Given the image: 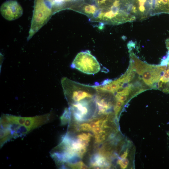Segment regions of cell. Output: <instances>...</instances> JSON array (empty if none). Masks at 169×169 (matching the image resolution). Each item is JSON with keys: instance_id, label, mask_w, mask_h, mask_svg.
<instances>
[{"instance_id": "obj_1", "label": "cell", "mask_w": 169, "mask_h": 169, "mask_svg": "<svg viewBox=\"0 0 169 169\" xmlns=\"http://www.w3.org/2000/svg\"><path fill=\"white\" fill-rule=\"evenodd\" d=\"M51 115L48 113L32 117H23L12 115L11 124L14 131L13 137L25 136L32 130L48 123Z\"/></svg>"}, {"instance_id": "obj_2", "label": "cell", "mask_w": 169, "mask_h": 169, "mask_svg": "<svg viewBox=\"0 0 169 169\" xmlns=\"http://www.w3.org/2000/svg\"><path fill=\"white\" fill-rule=\"evenodd\" d=\"M71 66L88 74H95L100 69L99 62L88 50L78 53L73 60Z\"/></svg>"}, {"instance_id": "obj_3", "label": "cell", "mask_w": 169, "mask_h": 169, "mask_svg": "<svg viewBox=\"0 0 169 169\" xmlns=\"http://www.w3.org/2000/svg\"><path fill=\"white\" fill-rule=\"evenodd\" d=\"M51 4L47 0H35L33 18L34 26L39 28L48 19L51 12Z\"/></svg>"}, {"instance_id": "obj_4", "label": "cell", "mask_w": 169, "mask_h": 169, "mask_svg": "<svg viewBox=\"0 0 169 169\" xmlns=\"http://www.w3.org/2000/svg\"><path fill=\"white\" fill-rule=\"evenodd\" d=\"M2 16L6 19L12 21L20 17L23 13L22 7L15 0H7L4 2L0 8Z\"/></svg>"}, {"instance_id": "obj_5", "label": "cell", "mask_w": 169, "mask_h": 169, "mask_svg": "<svg viewBox=\"0 0 169 169\" xmlns=\"http://www.w3.org/2000/svg\"><path fill=\"white\" fill-rule=\"evenodd\" d=\"M62 125H65L70 120L71 115L68 108H66L60 117Z\"/></svg>"}, {"instance_id": "obj_6", "label": "cell", "mask_w": 169, "mask_h": 169, "mask_svg": "<svg viewBox=\"0 0 169 169\" xmlns=\"http://www.w3.org/2000/svg\"><path fill=\"white\" fill-rule=\"evenodd\" d=\"M109 134L106 132H102L99 134L95 135V142L97 143H100L104 141L106 139L107 135Z\"/></svg>"}, {"instance_id": "obj_7", "label": "cell", "mask_w": 169, "mask_h": 169, "mask_svg": "<svg viewBox=\"0 0 169 169\" xmlns=\"http://www.w3.org/2000/svg\"><path fill=\"white\" fill-rule=\"evenodd\" d=\"M160 80L163 83L169 82V69L165 70L160 78Z\"/></svg>"}, {"instance_id": "obj_8", "label": "cell", "mask_w": 169, "mask_h": 169, "mask_svg": "<svg viewBox=\"0 0 169 169\" xmlns=\"http://www.w3.org/2000/svg\"><path fill=\"white\" fill-rule=\"evenodd\" d=\"M92 136L90 133L87 134L83 133L77 136V137L78 138H80L83 140H86L90 141Z\"/></svg>"}, {"instance_id": "obj_9", "label": "cell", "mask_w": 169, "mask_h": 169, "mask_svg": "<svg viewBox=\"0 0 169 169\" xmlns=\"http://www.w3.org/2000/svg\"><path fill=\"white\" fill-rule=\"evenodd\" d=\"M87 151V147L82 146L78 150L76 151L77 155L80 158H82L84 153Z\"/></svg>"}, {"instance_id": "obj_10", "label": "cell", "mask_w": 169, "mask_h": 169, "mask_svg": "<svg viewBox=\"0 0 169 169\" xmlns=\"http://www.w3.org/2000/svg\"><path fill=\"white\" fill-rule=\"evenodd\" d=\"M81 130L83 131H90L91 130V128L90 125L88 123H84L80 125Z\"/></svg>"}, {"instance_id": "obj_11", "label": "cell", "mask_w": 169, "mask_h": 169, "mask_svg": "<svg viewBox=\"0 0 169 169\" xmlns=\"http://www.w3.org/2000/svg\"><path fill=\"white\" fill-rule=\"evenodd\" d=\"M101 122V120L100 119L97 121L91 122L90 125L91 127V130L97 126H100Z\"/></svg>"}, {"instance_id": "obj_12", "label": "cell", "mask_w": 169, "mask_h": 169, "mask_svg": "<svg viewBox=\"0 0 169 169\" xmlns=\"http://www.w3.org/2000/svg\"><path fill=\"white\" fill-rule=\"evenodd\" d=\"M107 0H101V1H98V3L99 5H101L103 3H104Z\"/></svg>"}]
</instances>
